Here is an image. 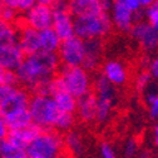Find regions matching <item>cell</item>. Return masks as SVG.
<instances>
[{"instance_id": "cell-9", "label": "cell", "mask_w": 158, "mask_h": 158, "mask_svg": "<svg viewBox=\"0 0 158 158\" xmlns=\"http://www.w3.org/2000/svg\"><path fill=\"white\" fill-rule=\"evenodd\" d=\"M129 33L146 52L151 53L158 49V31L147 22L142 20L134 23Z\"/></svg>"}, {"instance_id": "cell-27", "label": "cell", "mask_w": 158, "mask_h": 158, "mask_svg": "<svg viewBox=\"0 0 158 158\" xmlns=\"http://www.w3.org/2000/svg\"><path fill=\"white\" fill-rule=\"evenodd\" d=\"M2 85H18L15 72L0 68V87Z\"/></svg>"}, {"instance_id": "cell-29", "label": "cell", "mask_w": 158, "mask_h": 158, "mask_svg": "<svg viewBox=\"0 0 158 158\" xmlns=\"http://www.w3.org/2000/svg\"><path fill=\"white\" fill-rule=\"evenodd\" d=\"M0 20L9 24H14L16 22V10L4 5H0Z\"/></svg>"}, {"instance_id": "cell-10", "label": "cell", "mask_w": 158, "mask_h": 158, "mask_svg": "<svg viewBox=\"0 0 158 158\" xmlns=\"http://www.w3.org/2000/svg\"><path fill=\"white\" fill-rule=\"evenodd\" d=\"M109 13L112 25H114L119 31L128 33L132 29L134 24V13L126 8L119 0H113Z\"/></svg>"}, {"instance_id": "cell-42", "label": "cell", "mask_w": 158, "mask_h": 158, "mask_svg": "<svg viewBox=\"0 0 158 158\" xmlns=\"http://www.w3.org/2000/svg\"><path fill=\"white\" fill-rule=\"evenodd\" d=\"M156 5H157V6H158V0H156Z\"/></svg>"}, {"instance_id": "cell-24", "label": "cell", "mask_w": 158, "mask_h": 158, "mask_svg": "<svg viewBox=\"0 0 158 158\" xmlns=\"http://www.w3.org/2000/svg\"><path fill=\"white\" fill-rule=\"evenodd\" d=\"M16 40L18 29L15 28V25L0 20V47L16 43Z\"/></svg>"}, {"instance_id": "cell-5", "label": "cell", "mask_w": 158, "mask_h": 158, "mask_svg": "<svg viewBox=\"0 0 158 158\" xmlns=\"http://www.w3.org/2000/svg\"><path fill=\"white\" fill-rule=\"evenodd\" d=\"M58 77L60 78L64 90L77 99L90 93V75L83 67H63Z\"/></svg>"}, {"instance_id": "cell-13", "label": "cell", "mask_w": 158, "mask_h": 158, "mask_svg": "<svg viewBox=\"0 0 158 158\" xmlns=\"http://www.w3.org/2000/svg\"><path fill=\"white\" fill-rule=\"evenodd\" d=\"M25 54L18 45V43L0 47V68L15 72L23 62Z\"/></svg>"}, {"instance_id": "cell-31", "label": "cell", "mask_w": 158, "mask_h": 158, "mask_svg": "<svg viewBox=\"0 0 158 158\" xmlns=\"http://www.w3.org/2000/svg\"><path fill=\"white\" fill-rule=\"evenodd\" d=\"M138 152V143L134 138H128L123 146V154L126 158H133Z\"/></svg>"}, {"instance_id": "cell-39", "label": "cell", "mask_w": 158, "mask_h": 158, "mask_svg": "<svg viewBox=\"0 0 158 158\" xmlns=\"http://www.w3.org/2000/svg\"><path fill=\"white\" fill-rule=\"evenodd\" d=\"M56 0H36V4H40V5H47V6H52Z\"/></svg>"}, {"instance_id": "cell-33", "label": "cell", "mask_w": 158, "mask_h": 158, "mask_svg": "<svg viewBox=\"0 0 158 158\" xmlns=\"http://www.w3.org/2000/svg\"><path fill=\"white\" fill-rule=\"evenodd\" d=\"M36 4V0H18V5H16V11H23L27 13L30 10L34 5Z\"/></svg>"}, {"instance_id": "cell-23", "label": "cell", "mask_w": 158, "mask_h": 158, "mask_svg": "<svg viewBox=\"0 0 158 158\" xmlns=\"http://www.w3.org/2000/svg\"><path fill=\"white\" fill-rule=\"evenodd\" d=\"M64 146L75 157L82 156V153L84 152L83 139H82V137L79 135L77 132H69L65 135V138H64Z\"/></svg>"}, {"instance_id": "cell-18", "label": "cell", "mask_w": 158, "mask_h": 158, "mask_svg": "<svg viewBox=\"0 0 158 158\" xmlns=\"http://www.w3.org/2000/svg\"><path fill=\"white\" fill-rule=\"evenodd\" d=\"M78 117L83 122H93L95 121L97 113V99L93 93H88L77 99V110Z\"/></svg>"}, {"instance_id": "cell-40", "label": "cell", "mask_w": 158, "mask_h": 158, "mask_svg": "<svg viewBox=\"0 0 158 158\" xmlns=\"http://www.w3.org/2000/svg\"><path fill=\"white\" fill-rule=\"evenodd\" d=\"M153 138H154V144L158 147V123L154 126V131H153Z\"/></svg>"}, {"instance_id": "cell-20", "label": "cell", "mask_w": 158, "mask_h": 158, "mask_svg": "<svg viewBox=\"0 0 158 158\" xmlns=\"http://www.w3.org/2000/svg\"><path fill=\"white\" fill-rule=\"evenodd\" d=\"M52 98L55 102L58 109L62 113H70V114L75 113V110H77V98H74L67 90H64V89L56 90L52 95Z\"/></svg>"}, {"instance_id": "cell-19", "label": "cell", "mask_w": 158, "mask_h": 158, "mask_svg": "<svg viewBox=\"0 0 158 158\" xmlns=\"http://www.w3.org/2000/svg\"><path fill=\"white\" fill-rule=\"evenodd\" d=\"M3 119L5 121L9 131L20 129V128L28 127L33 123L28 108H20V109L9 112L5 115H3Z\"/></svg>"}, {"instance_id": "cell-26", "label": "cell", "mask_w": 158, "mask_h": 158, "mask_svg": "<svg viewBox=\"0 0 158 158\" xmlns=\"http://www.w3.org/2000/svg\"><path fill=\"white\" fill-rule=\"evenodd\" d=\"M73 124H74V114L60 113L54 129H56V131H69L73 127Z\"/></svg>"}, {"instance_id": "cell-32", "label": "cell", "mask_w": 158, "mask_h": 158, "mask_svg": "<svg viewBox=\"0 0 158 158\" xmlns=\"http://www.w3.org/2000/svg\"><path fill=\"white\" fill-rule=\"evenodd\" d=\"M147 68H148L147 72L149 73V75L152 77V79H156V81H158V56L153 58L152 60H148Z\"/></svg>"}, {"instance_id": "cell-38", "label": "cell", "mask_w": 158, "mask_h": 158, "mask_svg": "<svg viewBox=\"0 0 158 158\" xmlns=\"http://www.w3.org/2000/svg\"><path fill=\"white\" fill-rule=\"evenodd\" d=\"M138 2H139V5L142 9H147L156 4V0H138Z\"/></svg>"}, {"instance_id": "cell-35", "label": "cell", "mask_w": 158, "mask_h": 158, "mask_svg": "<svg viewBox=\"0 0 158 158\" xmlns=\"http://www.w3.org/2000/svg\"><path fill=\"white\" fill-rule=\"evenodd\" d=\"M119 2H121L126 8H128L131 11H133V13H137V11H139V10L142 9L138 0H119Z\"/></svg>"}, {"instance_id": "cell-6", "label": "cell", "mask_w": 158, "mask_h": 158, "mask_svg": "<svg viewBox=\"0 0 158 158\" xmlns=\"http://www.w3.org/2000/svg\"><path fill=\"white\" fill-rule=\"evenodd\" d=\"M94 95L97 99L95 121L98 123H106L112 114L115 92L114 85H112L102 74L94 81Z\"/></svg>"}, {"instance_id": "cell-1", "label": "cell", "mask_w": 158, "mask_h": 158, "mask_svg": "<svg viewBox=\"0 0 158 158\" xmlns=\"http://www.w3.org/2000/svg\"><path fill=\"white\" fill-rule=\"evenodd\" d=\"M59 58L56 53L39 50L34 54L25 55L23 62L15 70L18 84L33 90L38 84L53 78L59 68Z\"/></svg>"}, {"instance_id": "cell-11", "label": "cell", "mask_w": 158, "mask_h": 158, "mask_svg": "<svg viewBox=\"0 0 158 158\" xmlns=\"http://www.w3.org/2000/svg\"><path fill=\"white\" fill-rule=\"evenodd\" d=\"M18 45L20 47L25 55L34 54L40 50V43H39V31L27 27L19 22L18 25Z\"/></svg>"}, {"instance_id": "cell-22", "label": "cell", "mask_w": 158, "mask_h": 158, "mask_svg": "<svg viewBox=\"0 0 158 158\" xmlns=\"http://www.w3.org/2000/svg\"><path fill=\"white\" fill-rule=\"evenodd\" d=\"M0 158H28L25 148H20L8 139L0 142Z\"/></svg>"}, {"instance_id": "cell-21", "label": "cell", "mask_w": 158, "mask_h": 158, "mask_svg": "<svg viewBox=\"0 0 158 158\" xmlns=\"http://www.w3.org/2000/svg\"><path fill=\"white\" fill-rule=\"evenodd\" d=\"M60 39L53 30V28L44 29L39 31V43H40V50L47 53H56L60 45Z\"/></svg>"}, {"instance_id": "cell-15", "label": "cell", "mask_w": 158, "mask_h": 158, "mask_svg": "<svg viewBox=\"0 0 158 158\" xmlns=\"http://www.w3.org/2000/svg\"><path fill=\"white\" fill-rule=\"evenodd\" d=\"M102 75L112 85H123L128 79L127 68L118 60H108L102 68Z\"/></svg>"}, {"instance_id": "cell-41", "label": "cell", "mask_w": 158, "mask_h": 158, "mask_svg": "<svg viewBox=\"0 0 158 158\" xmlns=\"http://www.w3.org/2000/svg\"><path fill=\"white\" fill-rule=\"evenodd\" d=\"M138 158H149V153L147 151H143L139 153V156H138Z\"/></svg>"}, {"instance_id": "cell-28", "label": "cell", "mask_w": 158, "mask_h": 158, "mask_svg": "<svg viewBox=\"0 0 158 158\" xmlns=\"http://www.w3.org/2000/svg\"><path fill=\"white\" fill-rule=\"evenodd\" d=\"M144 18L146 22L158 31V6L156 4L144 9Z\"/></svg>"}, {"instance_id": "cell-12", "label": "cell", "mask_w": 158, "mask_h": 158, "mask_svg": "<svg viewBox=\"0 0 158 158\" xmlns=\"http://www.w3.org/2000/svg\"><path fill=\"white\" fill-rule=\"evenodd\" d=\"M52 28L60 40L72 38L74 35V16L69 13V10L54 11Z\"/></svg>"}, {"instance_id": "cell-17", "label": "cell", "mask_w": 158, "mask_h": 158, "mask_svg": "<svg viewBox=\"0 0 158 158\" xmlns=\"http://www.w3.org/2000/svg\"><path fill=\"white\" fill-rule=\"evenodd\" d=\"M68 10L74 18L103 13L101 0H68Z\"/></svg>"}, {"instance_id": "cell-16", "label": "cell", "mask_w": 158, "mask_h": 158, "mask_svg": "<svg viewBox=\"0 0 158 158\" xmlns=\"http://www.w3.org/2000/svg\"><path fill=\"white\" fill-rule=\"evenodd\" d=\"M42 131H43L42 128H39L38 126H35L34 123H31L30 126L24 127V128H20V129L9 131L6 139H8L9 142H11L13 144L20 147V148H27L28 144H29Z\"/></svg>"}, {"instance_id": "cell-7", "label": "cell", "mask_w": 158, "mask_h": 158, "mask_svg": "<svg viewBox=\"0 0 158 158\" xmlns=\"http://www.w3.org/2000/svg\"><path fill=\"white\" fill-rule=\"evenodd\" d=\"M84 52V40L73 35L72 38L60 42L56 54L63 67H82Z\"/></svg>"}, {"instance_id": "cell-36", "label": "cell", "mask_w": 158, "mask_h": 158, "mask_svg": "<svg viewBox=\"0 0 158 158\" xmlns=\"http://www.w3.org/2000/svg\"><path fill=\"white\" fill-rule=\"evenodd\" d=\"M8 133H9L8 126H6L5 121L3 119V117L0 115V142H2V141H4V139H6Z\"/></svg>"}, {"instance_id": "cell-2", "label": "cell", "mask_w": 158, "mask_h": 158, "mask_svg": "<svg viewBox=\"0 0 158 158\" xmlns=\"http://www.w3.org/2000/svg\"><path fill=\"white\" fill-rule=\"evenodd\" d=\"M64 149V138L55 129H43L25 148L28 158H59Z\"/></svg>"}, {"instance_id": "cell-34", "label": "cell", "mask_w": 158, "mask_h": 158, "mask_svg": "<svg viewBox=\"0 0 158 158\" xmlns=\"http://www.w3.org/2000/svg\"><path fill=\"white\" fill-rule=\"evenodd\" d=\"M101 157L102 158H117L115 153L109 143H102L101 146Z\"/></svg>"}, {"instance_id": "cell-4", "label": "cell", "mask_w": 158, "mask_h": 158, "mask_svg": "<svg viewBox=\"0 0 158 158\" xmlns=\"http://www.w3.org/2000/svg\"><path fill=\"white\" fill-rule=\"evenodd\" d=\"M112 20L108 13H98L74 18V35L82 40L101 39L112 29Z\"/></svg>"}, {"instance_id": "cell-14", "label": "cell", "mask_w": 158, "mask_h": 158, "mask_svg": "<svg viewBox=\"0 0 158 158\" xmlns=\"http://www.w3.org/2000/svg\"><path fill=\"white\" fill-rule=\"evenodd\" d=\"M84 60L82 67L89 72L98 68V64L101 62L102 53H103V44L101 39H89L84 40Z\"/></svg>"}, {"instance_id": "cell-3", "label": "cell", "mask_w": 158, "mask_h": 158, "mask_svg": "<svg viewBox=\"0 0 158 158\" xmlns=\"http://www.w3.org/2000/svg\"><path fill=\"white\" fill-rule=\"evenodd\" d=\"M28 110L31 117V122L42 129H54L62 113L52 97L40 94H33L30 97Z\"/></svg>"}, {"instance_id": "cell-30", "label": "cell", "mask_w": 158, "mask_h": 158, "mask_svg": "<svg viewBox=\"0 0 158 158\" xmlns=\"http://www.w3.org/2000/svg\"><path fill=\"white\" fill-rule=\"evenodd\" d=\"M151 82H152V77L149 75V73L148 72H142L135 78V88L138 90H144L146 88L149 87Z\"/></svg>"}, {"instance_id": "cell-25", "label": "cell", "mask_w": 158, "mask_h": 158, "mask_svg": "<svg viewBox=\"0 0 158 158\" xmlns=\"http://www.w3.org/2000/svg\"><path fill=\"white\" fill-rule=\"evenodd\" d=\"M144 101L148 107V113L152 119H158V92L148 90L144 95Z\"/></svg>"}, {"instance_id": "cell-8", "label": "cell", "mask_w": 158, "mask_h": 158, "mask_svg": "<svg viewBox=\"0 0 158 158\" xmlns=\"http://www.w3.org/2000/svg\"><path fill=\"white\" fill-rule=\"evenodd\" d=\"M19 22L38 31H42L44 29L52 28L53 10L50 6L35 4L30 10L24 13V16Z\"/></svg>"}, {"instance_id": "cell-37", "label": "cell", "mask_w": 158, "mask_h": 158, "mask_svg": "<svg viewBox=\"0 0 158 158\" xmlns=\"http://www.w3.org/2000/svg\"><path fill=\"white\" fill-rule=\"evenodd\" d=\"M0 5H4L11 9L16 10V5H18V0H0Z\"/></svg>"}]
</instances>
